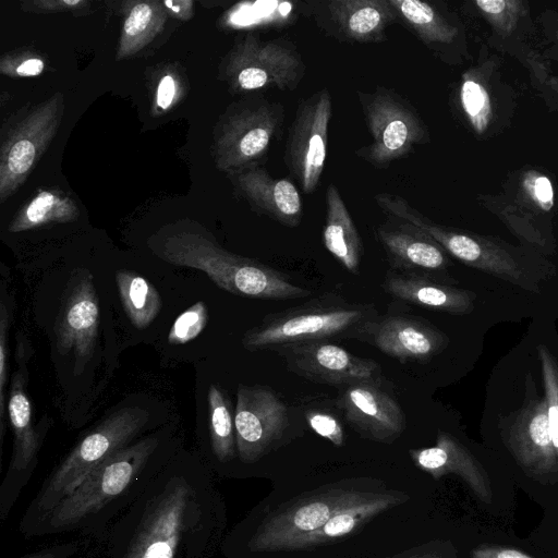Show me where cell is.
Masks as SVG:
<instances>
[{
    "label": "cell",
    "instance_id": "obj_40",
    "mask_svg": "<svg viewBox=\"0 0 558 558\" xmlns=\"http://www.w3.org/2000/svg\"><path fill=\"white\" fill-rule=\"evenodd\" d=\"M45 69L43 59L36 56L13 54L1 59L0 71L2 74L19 77L39 75Z\"/></svg>",
    "mask_w": 558,
    "mask_h": 558
},
{
    "label": "cell",
    "instance_id": "obj_41",
    "mask_svg": "<svg viewBox=\"0 0 558 558\" xmlns=\"http://www.w3.org/2000/svg\"><path fill=\"white\" fill-rule=\"evenodd\" d=\"M524 189L543 210L554 206V190L550 180L542 173L530 171L524 178Z\"/></svg>",
    "mask_w": 558,
    "mask_h": 558
},
{
    "label": "cell",
    "instance_id": "obj_43",
    "mask_svg": "<svg viewBox=\"0 0 558 558\" xmlns=\"http://www.w3.org/2000/svg\"><path fill=\"white\" fill-rule=\"evenodd\" d=\"M88 3L84 0H39L23 3L24 10L33 12H60L81 9Z\"/></svg>",
    "mask_w": 558,
    "mask_h": 558
},
{
    "label": "cell",
    "instance_id": "obj_6",
    "mask_svg": "<svg viewBox=\"0 0 558 558\" xmlns=\"http://www.w3.org/2000/svg\"><path fill=\"white\" fill-rule=\"evenodd\" d=\"M151 250L163 260L204 271L221 289L260 300H295L311 291L286 274L256 259L228 252L198 231L177 230L162 236Z\"/></svg>",
    "mask_w": 558,
    "mask_h": 558
},
{
    "label": "cell",
    "instance_id": "obj_21",
    "mask_svg": "<svg viewBox=\"0 0 558 558\" xmlns=\"http://www.w3.org/2000/svg\"><path fill=\"white\" fill-rule=\"evenodd\" d=\"M447 335L428 320L410 315H380L367 343L401 363H427L449 344Z\"/></svg>",
    "mask_w": 558,
    "mask_h": 558
},
{
    "label": "cell",
    "instance_id": "obj_45",
    "mask_svg": "<svg viewBox=\"0 0 558 558\" xmlns=\"http://www.w3.org/2000/svg\"><path fill=\"white\" fill-rule=\"evenodd\" d=\"M167 12L179 20H189L194 13V2L190 0L162 1Z\"/></svg>",
    "mask_w": 558,
    "mask_h": 558
},
{
    "label": "cell",
    "instance_id": "obj_36",
    "mask_svg": "<svg viewBox=\"0 0 558 558\" xmlns=\"http://www.w3.org/2000/svg\"><path fill=\"white\" fill-rule=\"evenodd\" d=\"M208 319L207 307L198 301L182 314H180L168 335L171 344H184L202 333Z\"/></svg>",
    "mask_w": 558,
    "mask_h": 558
},
{
    "label": "cell",
    "instance_id": "obj_11",
    "mask_svg": "<svg viewBox=\"0 0 558 558\" xmlns=\"http://www.w3.org/2000/svg\"><path fill=\"white\" fill-rule=\"evenodd\" d=\"M284 120L281 104L253 98L236 104L222 119L214 142L218 169L235 174L262 160Z\"/></svg>",
    "mask_w": 558,
    "mask_h": 558
},
{
    "label": "cell",
    "instance_id": "obj_31",
    "mask_svg": "<svg viewBox=\"0 0 558 558\" xmlns=\"http://www.w3.org/2000/svg\"><path fill=\"white\" fill-rule=\"evenodd\" d=\"M116 281L130 322L137 329L147 328L161 310V299L156 288L131 270H118Z\"/></svg>",
    "mask_w": 558,
    "mask_h": 558
},
{
    "label": "cell",
    "instance_id": "obj_44",
    "mask_svg": "<svg viewBox=\"0 0 558 558\" xmlns=\"http://www.w3.org/2000/svg\"><path fill=\"white\" fill-rule=\"evenodd\" d=\"M177 90V80L171 74L163 75L157 86L156 105L160 109L167 110L172 105Z\"/></svg>",
    "mask_w": 558,
    "mask_h": 558
},
{
    "label": "cell",
    "instance_id": "obj_42",
    "mask_svg": "<svg viewBox=\"0 0 558 558\" xmlns=\"http://www.w3.org/2000/svg\"><path fill=\"white\" fill-rule=\"evenodd\" d=\"M85 543L86 539L84 543L80 541L57 543L13 558H72L81 550L82 545Z\"/></svg>",
    "mask_w": 558,
    "mask_h": 558
},
{
    "label": "cell",
    "instance_id": "obj_2",
    "mask_svg": "<svg viewBox=\"0 0 558 558\" xmlns=\"http://www.w3.org/2000/svg\"><path fill=\"white\" fill-rule=\"evenodd\" d=\"M227 506L209 468L171 459L108 526L87 558H214L227 534Z\"/></svg>",
    "mask_w": 558,
    "mask_h": 558
},
{
    "label": "cell",
    "instance_id": "obj_37",
    "mask_svg": "<svg viewBox=\"0 0 558 558\" xmlns=\"http://www.w3.org/2000/svg\"><path fill=\"white\" fill-rule=\"evenodd\" d=\"M305 420L315 434L328 440L335 448L341 449L345 446L344 428L336 415L319 409H308L305 411Z\"/></svg>",
    "mask_w": 558,
    "mask_h": 558
},
{
    "label": "cell",
    "instance_id": "obj_19",
    "mask_svg": "<svg viewBox=\"0 0 558 558\" xmlns=\"http://www.w3.org/2000/svg\"><path fill=\"white\" fill-rule=\"evenodd\" d=\"M337 404L347 423L364 440L390 446L404 433L402 409L380 381L344 387Z\"/></svg>",
    "mask_w": 558,
    "mask_h": 558
},
{
    "label": "cell",
    "instance_id": "obj_9",
    "mask_svg": "<svg viewBox=\"0 0 558 558\" xmlns=\"http://www.w3.org/2000/svg\"><path fill=\"white\" fill-rule=\"evenodd\" d=\"M238 478H268L271 456L293 442L287 403L268 386L240 384L234 411Z\"/></svg>",
    "mask_w": 558,
    "mask_h": 558
},
{
    "label": "cell",
    "instance_id": "obj_10",
    "mask_svg": "<svg viewBox=\"0 0 558 558\" xmlns=\"http://www.w3.org/2000/svg\"><path fill=\"white\" fill-rule=\"evenodd\" d=\"M375 202L392 218L410 222L423 230L449 255L465 266L478 269L484 275L510 283L524 292H541L538 280L544 276L522 267L499 245L483 238L434 223L399 195L378 193L375 195Z\"/></svg>",
    "mask_w": 558,
    "mask_h": 558
},
{
    "label": "cell",
    "instance_id": "obj_7",
    "mask_svg": "<svg viewBox=\"0 0 558 558\" xmlns=\"http://www.w3.org/2000/svg\"><path fill=\"white\" fill-rule=\"evenodd\" d=\"M379 316L372 303L350 302L327 293L267 314L244 333L242 344L254 352L315 341L355 339L367 342Z\"/></svg>",
    "mask_w": 558,
    "mask_h": 558
},
{
    "label": "cell",
    "instance_id": "obj_30",
    "mask_svg": "<svg viewBox=\"0 0 558 558\" xmlns=\"http://www.w3.org/2000/svg\"><path fill=\"white\" fill-rule=\"evenodd\" d=\"M549 324L539 319L531 330L547 400L550 435L558 458V339L553 337Z\"/></svg>",
    "mask_w": 558,
    "mask_h": 558
},
{
    "label": "cell",
    "instance_id": "obj_15",
    "mask_svg": "<svg viewBox=\"0 0 558 558\" xmlns=\"http://www.w3.org/2000/svg\"><path fill=\"white\" fill-rule=\"evenodd\" d=\"M331 96L322 88L303 99L288 130L284 163L305 194L320 182L327 159Z\"/></svg>",
    "mask_w": 558,
    "mask_h": 558
},
{
    "label": "cell",
    "instance_id": "obj_25",
    "mask_svg": "<svg viewBox=\"0 0 558 558\" xmlns=\"http://www.w3.org/2000/svg\"><path fill=\"white\" fill-rule=\"evenodd\" d=\"M325 13L338 36L356 43L381 41L398 16L389 0H331Z\"/></svg>",
    "mask_w": 558,
    "mask_h": 558
},
{
    "label": "cell",
    "instance_id": "obj_29",
    "mask_svg": "<svg viewBox=\"0 0 558 558\" xmlns=\"http://www.w3.org/2000/svg\"><path fill=\"white\" fill-rule=\"evenodd\" d=\"M80 215L74 201L62 191H39L14 217L10 232L31 230L49 223H65Z\"/></svg>",
    "mask_w": 558,
    "mask_h": 558
},
{
    "label": "cell",
    "instance_id": "obj_23",
    "mask_svg": "<svg viewBox=\"0 0 558 558\" xmlns=\"http://www.w3.org/2000/svg\"><path fill=\"white\" fill-rule=\"evenodd\" d=\"M456 542L460 558H550L512 526L470 515L458 519Z\"/></svg>",
    "mask_w": 558,
    "mask_h": 558
},
{
    "label": "cell",
    "instance_id": "obj_46",
    "mask_svg": "<svg viewBox=\"0 0 558 558\" xmlns=\"http://www.w3.org/2000/svg\"><path fill=\"white\" fill-rule=\"evenodd\" d=\"M557 36H558V34H557Z\"/></svg>",
    "mask_w": 558,
    "mask_h": 558
},
{
    "label": "cell",
    "instance_id": "obj_8",
    "mask_svg": "<svg viewBox=\"0 0 558 558\" xmlns=\"http://www.w3.org/2000/svg\"><path fill=\"white\" fill-rule=\"evenodd\" d=\"M145 409L128 407L114 412L82 437L51 471L25 510L19 531L29 537L49 512L99 464L130 445L148 423Z\"/></svg>",
    "mask_w": 558,
    "mask_h": 558
},
{
    "label": "cell",
    "instance_id": "obj_35",
    "mask_svg": "<svg viewBox=\"0 0 558 558\" xmlns=\"http://www.w3.org/2000/svg\"><path fill=\"white\" fill-rule=\"evenodd\" d=\"M474 4L501 34L511 33L526 11L520 0H476Z\"/></svg>",
    "mask_w": 558,
    "mask_h": 558
},
{
    "label": "cell",
    "instance_id": "obj_17",
    "mask_svg": "<svg viewBox=\"0 0 558 558\" xmlns=\"http://www.w3.org/2000/svg\"><path fill=\"white\" fill-rule=\"evenodd\" d=\"M99 326V304L93 276L75 270L57 316L54 331L58 352L73 353L74 374L80 375L93 355Z\"/></svg>",
    "mask_w": 558,
    "mask_h": 558
},
{
    "label": "cell",
    "instance_id": "obj_13",
    "mask_svg": "<svg viewBox=\"0 0 558 558\" xmlns=\"http://www.w3.org/2000/svg\"><path fill=\"white\" fill-rule=\"evenodd\" d=\"M304 70L302 58L290 41L246 35L228 53L223 76L236 92L268 87L286 90L296 87Z\"/></svg>",
    "mask_w": 558,
    "mask_h": 558
},
{
    "label": "cell",
    "instance_id": "obj_32",
    "mask_svg": "<svg viewBox=\"0 0 558 558\" xmlns=\"http://www.w3.org/2000/svg\"><path fill=\"white\" fill-rule=\"evenodd\" d=\"M397 14L401 16L415 34L427 45L450 44L458 29L429 3L421 0H389Z\"/></svg>",
    "mask_w": 558,
    "mask_h": 558
},
{
    "label": "cell",
    "instance_id": "obj_27",
    "mask_svg": "<svg viewBox=\"0 0 558 558\" xmlns=\"http://www.w3.org/2000/svg\"><path fill=\"white\" fill-rule=\"evenodd\" d=\"M209 459L211 470L219 476L238 478V454L234 416L221 389H208Z\"/></svg>",
    "mask_w": 558,
    "mask_h": 558
},
{
    "label": "cell",
    "instance_id": "obj_12",
    "mask_svg": "<svg viewBox=\"0 0 558 558\" xmlns=\"http://www.w3.org/2000/svg\"><path fill=\"white\" fill-rule=\"evenodd\" d=\"M357 94L372 137L368 146L356 150L360 158L376 168L388 167L427 140L416 110L393 90L378 86L372 93Z\"/></svg>",
    "mask_w": 558,
    "mask_h": 558
},
{
    "label": "cell",
    "instance_id": "obj_28",
    "mask_svg": "<svg viewBox=\"0 0 558 558\" xmlns=\"http://www.w3.org/2000/svg\"><path fill=\"white\" fill-rule=\"evenodd\" d=\"M168 14L162 1L129 2L117 59L131 57L147 46L163 28Z\"/></svg>",
    "mask_w": 558,
    "mask_h": 558
},
{
    "label": "cell",
    "instance_id": "obj_3",
    "mask_svg": "<svg viewBox=\"0 0 558 558\" xmlns=\"http://www.w3.org/2000/svg\"><path fill=\"white\" fill-rule=\"evenodd\" d=\"M524 354L521 389L497 407V418L483 422L484 445L496 456L517 488L543 511L558 507V458L550 435L543 384L535 379V351ZM543 380V379H542Z\"/></svg>",
    "mask_w": 558,
    "mask_h": 558
},
{
    "label": "cell",
    "instance_id": "obj_39",
    "mask_svg": "<svg viewBox=\"0 0 558 558\" xmlns=\"http://www.w3.org/2000/svg\"><path fill=\"white\" fill-rule=\"evenodd\" d=\"M527 538L548 557L558 558V507L543 511V518Z\"/></svg>",
    "mask_w": 558,
    "mask_h": 558
},
{
    "label": "cell",
    "instance_id": "obj_20",
    "mask_svg": "<svg viewBox=\"0 0 558 558\" xmlns=\"http://www.w3.org/2000/svg\"><path fill=\"white\" fill-rule=\"evenodd\" d=\"M451 278L424 271H387L381 288L395 300L456 316L476 310L475 291L457 287Z\"/></svg>",
    "mask_w": 558,
    "mask_h": 558
},
{
    "label": "cell",
    "instance_id": "obj_14",
    "mask_svg": "<svg viewBox=\"0 0 558 558\" xmlns=\"http://www.w3.org/2000/svg\"><path fill=\"white\" fill-rule=\"evenodd\" d=\"M64 97L57 93L28 111L3 140L0 155V202L24 183L54 137L63 116Z\"/></svg>",
    "mask_w": 558,
    "mask_h": 558
},
{
    "label": "cell",
    "instance_id": "obj_24",
    "mask_svg": "<svg viewBox=\"0 0 558 558\" xmlns=\"http://www.w3.org/2000/svg\"><path fill=\"white\" fill-rule=\"evenodd\" d=\"M235 175L241 193L258 213L290 228L300 225L303 216L302 198L292 181L275 179L257 166Z\"/></svg>",
    "mask_w": 558,
    "mask_h": 558
},
{
    "label": "cell",
    "instance_id": "obj_33",
    "mask_svg": "<svg viewBox=\"0 0 558 558\" xmlns=\"http://www.w3.org/2000/svg\"><path fill=\"white\" fill-rule=\"evenodd\" d=\"M460 101L464 114L477 133H484L492 119V104L484 84L471 72L463 76Z\"/></svg>",
    "mask_w": 558,
    "mask_h": 558
},
{
    "label": "cell",
    "instance_id": "obj_34",
    "mask_svg": "<svg viewBox=\"0 0 558 558\" xmlns=\"http://www.w3.org/2000/svg\"><path fill=\"white\" fill-rule=\"evenodd\" d=\"M457 515L439 532L386 558H460L456 542Z\"/></svg>",
    "mask_w": 558,
    "mask_h": 558
},
{
    "label": "cell",
    "instance_id": "obj_5",
    "mask_svg": "<svg viewBox=\"0 0 558 558\" xmlns=\"http://www.w3.org/2000/svg\"><path fill=\"white\" fill-rule=\"evenodd\" d=\"M407 454L411 465L436 483L454 509L447 480L454 483L471 517L512 526L517 487L484 444L438 429L433 445L409 448Z\"/></svg>",
    "mask_w": 558,
    "mask_h": 558
},
{
    "label": "cell",
    "instance_id": "obj_16",
    "mask_svg": "<svg viewBox=\"0 0 558 558\" xmlns=\"http://www.w3.org/2000/svg\"><path fill=\"white\" fill-rule=\"evenodd\" d=\"M272 351L291 373L312 383L344 388L381 380V367L375 360L357 356L330 341L289 344Z\"/></svg>",
    "mask_w": 558,
    "mask_h": 558
},
{
    "label": "cell",
    "instance_id": "obj_26",
    "mask_svg": "<svg viewBox=\"0 0 558 558\" xmlns=\"http://www.w3.org/2000/svg\"><path fill=\"white\" fill-rule=\"evenodd\" d=\"M323 241L327 251L350 272L356 275L364 254L362 239L337 189L326 192V219Z\"/></svg>",
    "mask_w": 558,
    "mask_h": 558
},
{
    "label": "cell",
    "instance_id": "obj_38",
    "mask_svg": "<svg viewBox=\"0 0 558 558\" xmlns=\"http://www.w3.org/2000/svg\"><path fill=\"white\" fill-rule=\"evenodd\" d=\"M11 303V302H10ZM9 301L5 300V294L2 292L1 299V314H0V435L1 442L5 433V384L8 378V331L11 318V308Z\"/></svg>",
    "mask_w": 558,
    "mask_h": 558
},
{
    "label": "cell",
    "instance_id": "obj_22",
    "mask_svg": "<svg viewBox=\"0 0 558 558\" xmlns=\"http://www.w3.org/2000/svg\"><path fill=\"white\" fill-rule=\"evenodd\" d=\"M398 220L377 229L378 241L391 269L446 275L452 266L448 253L420 228Z\"/></svg>",
    "mask_w": 558,
    "mask_h": 558
},
{
    "label": "cell",
    "instance_id": "obj_18",
    "mask_svg": "<svg viewBox=\"0 0 558 558\" xmlns=\"http://www.w3.org/2000/svg\"><path fill=\"white\" fill-rule=\"evenodd\" d=\"M23 366L12 377L8 412L13 432L9 469L0 485V520L3 522L28 483L37 463L40 437L32 425V405L25 391Z\"/></svg>",
    "mask_w": 558,
    "mask_h": 558
},
{
    "label": "cell",
    "instance_id": "obj_4",
    "mask_svg": "<svg viewBox=\"0 0 558 558\" xmlns=\"http://www.w3.org/2000/svg\"><path fill=\"white\" fill-rule=\"evenodd\" d=\"M169 461L158 435L134 440L90 472L28 538L77 532L88 542L100 539Z\"/></svg>",
    "mask_w": 558,
    "mask_h": 558
},
{
    "label": "cell",
    "instance_id": "obj_1",
    "mask_svg": "<svg viewBox=\"0 0 558 558\" xmlns=\"http://www.w3.org/2000/svg\"><path fill=\"white\" fill-rule=\"evenodd\" d=\"M456 517L440 487L412 465L295 472L229 530L225 558H386Z\"/></svg>",
    "mask_w": 558,
    "mask_h": 558
}]
</instances>
